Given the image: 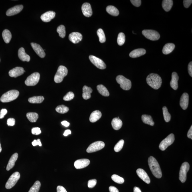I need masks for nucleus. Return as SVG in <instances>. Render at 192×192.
Returning <instances> with one entry per match:
<instances>
[{
    "label": "nucleus",
    "mask_w": 192,
    "mask_h": 192,
    "mask_svg": "<svg viewBox=\"0 0 192 192\" xmlns=\"http://www.w3.org/2000/svg\"><path fill=\"white\" fill-rule=\"evenodd\" d=\"M148 164L151 172L154 176L157 178L162 177V172L158 162L153 156H150L148 159Z\"/></svg>",
    "instance_id": "f257e3e1"
},
{
    "label": "nucleus",
    "mask_w": 192,
    "mask_h": 192,
    "mask_svg": "<svg viewBox=\"0 0 192 192\" xmlns=\"http://www.w3.org/2000/svg\"><path fill=\"white\" fill-rule=\"evenodd\" d=\"M146 81L149 86L156 90L161 87L162 82L161 77L155 73L149 74L147 77Z\"/></svg>",
    "instance_id": "f03ea898"
},
{
    "label": "nucleus",
    "mask_w": 192,
    "mask_h": 192,
    "mask_svg": "<svg viewBox=\"0 0 192 192\" xmlns=\"http://www.w3.org/2000/svg\"><path fill=\"white\" fill-rule=\"evenodd\" d=\"M19 95V92L17 90H10L2 95L0 100L2 103L11 102L17 99Z\"/></svg>",
    "instance_id": "7ed1b4c3"
},
{
    "label": "nucleus",
    "mask_w": 192,
    "mask_h": 192,
    "mask_svg": "<svg viewBox=\"0 0 192 192\" xmlns=\"http://www.w3.org/2000/svg\"><path fill=\"white\" fill-rule=\"evenodd\" d=\"M68 70L65 66H60L54 77V81L56 83H60L63 80L64 77L67 75Z\"/></svg>",
    "instance_id": "20e7f679"
},
{
    "label": "nucleus",
    "mask_w": 192,
    "mask_h": 192,
    "mask_svg": "<svg viewBox=\"0 0 192 192\" xmlns=\"http://www.w3.org/2000/svg\"><path fill=\"white\" fill-rule=\"evenodd\" d=\"M116 80L120 85V87L125 90L130 89L132 86V83L130 80L125 77L124 76L119 75L116 77Z\"/></svg>",
    "instance_id": "39448f33"
},
{
    "label": "nucleus",
    "mask_w": 192,
    "mask_h": 192,
    "mask_svg": "<svg viewBox=\"0 0 192 192\" xmlns=\"http://www.w3.org/2000/svg\"><path fill=\"white\" fill-rule=\"evenodd\" d=\"M174 140V135L171 133L161 141L159 145V149L161 151H165L168 147L173 144Z\"/></svg>",
    "instance_id": "423d86ee"
},
{
    "label": "nucleus",
    "mask_w": 192,
    "mask_h": 192,
    "mask_svg": "<svg viewBox=\"0 0 192 192\" xmlns=\"http://www.w3.org/2000/svg\"><path fill=\"white\" fill-rule=\"evenodd\" d=\"M142 34L147 39L151 41H156L160 37V35L157 31L152 30H144Z\"/></svg>",
    "instance_id": "0eeeda50"
},
{
    "label": "nucleus",
    "mask_w": 192,
    "mask_h": 192,
    "mask_svg": "<svg viewBox=\"0 0 192 192\" xmlns=\"http://www.w3.org/2000/svg\"><path fill=\"white\" fill-rule=\"evenodd\" d=\"M20 177H21V175L18 172H15L13 173L6 184V188L8 189H11L15 186L19 179Z\"/></svg>",
    "instance_id": "6e6552de"
},
{
    "label": "nucleus",
    "mask_w": 192,
    "mask_h": 192,
    "mask_svg": "<svg viewBox=\"0 0 192 192\" xmlns=\"http://www.w3.org/2000/svg\"><path fill=\"white\" fill-rule=\"evenodd\" d=\"M40 78V74L38 72H35L30 75L25 81V84L28 86H35L37 84Z\"/></svg>",
    "instance_id": "1a4fd4ad"
},
{
    "label": "nucleus",
    "mask_w": 192,
    "mask_h": 192,
    "mask_svg": "<svg viewBox=\"0 0 192 192\" xmlns=\"http://www.w3.org/2000/svg\"><path fill=\"white\" fill-rule=\"evenodd\" d=\"M189 169L190 165L187 162H184L181 165L179 172V179L182 183H185L186 181L187 173Z\"/></svg>",
    "instance_id": "9d476101"
},
{
    "label": "nucleus",
    "mask_w": 192,
    "mask_h": 192,
    "mask_svg": "<svg viewBox=\"0 0 192 192\" xmlns=\"http://www.w3.org/2000/svg\"><path fill=\"white\" fill-rule=\"evenodd\" d=\"M105 145V143L101 141H97L90 145L87 149L86 151L88 153L96 152L103 148Z\"/></svg>",
    "instance_id": "9b49d317"
},
{
    "label": "nucleus",
    "mask_w": 192,
    "mask_h": 192,
    "mask_svg": "<svg viewBox=\"0 0 192 192\" xmlns=\"http://www.w3.org/2000/svg\"><path fill=\"white\" fill-rule=\"evenodd\" d=\"M91 62L96 67L101 70H104L106 68V65L103 60L96 57L93 55L89 56Z\"/></svg>",
    "instance_id": "f8f14e48"
},
{
    "label": "nucleus",
    "mask_w": 192,
    "mask_h": 192,
    "mask_svg": "<svg viewBox=\"0 0 192 192\" xmlns=\"http://www.w3.org/2000/svg\"><path fill=\"white\" fill-rule=\"evenodd\" d=\"M90 161L88 159H83L77 160L74 162V165L76 169L84 168L89 164Z\"/></svg>",
    "instance_id": "ddd939ff"
},
{
    "label": "nucleus",
    "mask_w": 192,
    "mask_h": 192,
    "mask_svg": "<svg viewBox=\"0 0 192 192\" xmlns=\"http://www.w3.org/2000/svg\"><path fill=\"white\" fill-rule=\"evenodd\" d=\"M82 10L83 15L87 17H91L93 14L91 6L89 3H85L83 4Z\"/></svg>",
    "instance_id": "4468645a"
},
{
    "label": "nucleus",
    "mask_w": 192,
    "mask_h": 192,
    "mask_svg": "<svg viewBox=\"0 0 192 192\" xmlns=\"http://www.w3.org/2000/svg\"><path fill=\"white\" fill-rule=\"evenodd\" d=\"M83 36L81 34L78 32H73L70 34L69 39L73 44L79 43L82 39Z\"/></svg>",
    "instance_id": "2eb2a0df"
},
{
    "label": "nucleus",
    "mask_w": 192,
    "mask_h": 192,
    "mask_svg": "<svg viewBox=\"0 0 192 192\" xmlns=\"http://www.w3.org/2000/svg\"><path fill=\"white\" fill-rule=\"evenodd\" d=\"M31 46L33 48L34 51H35L36 54L41 58H43L45 57L46 54L44 52V50L43 48H42L39 44H37L33 43H31Z\"/></svg>",
    "instance_id": "dca6fc26"
},
{
    "label": "nucleus",
    "mask_w": 192,
    "mask_h": 192,
    "mask_svg": "<svg viewBox=\"0 0 192 192\" xmlns=\"http://www.w3.org/2000/svg\"><path fill=\"white\" fill-rule=\"evenodd\" d=\"M25 72L24 69L21 67H16L10 70L9 74L11 77L16 78L23 74Z\"/></svg>",
    "instance_id": "f3484780"
},
{
    "label": "nucleus",
    "mask_w": 192,
    "mask_h": 192,
    "mask_svg": "<svg viewBox=\"0 0 192 192\" xmlns=\"http://www.w3.org/2000/svg\"><path fill=\"white\" fill-rule=\"evenodd\" d=\"M189 101V96L188 94L186 93H184L182 95L180 101V105L181 108L183 110L187 109L188 106Z\"/></svg>",
    "instance_id": "a211bd4d"
},
{
    "label": "nucleus",
    "mask_w": 192,
    "mask_h": 192,
    "mask_svg": "<svg viewBox=\"0 0 192 192\" xmlns=\"http://www.w3.org/2000/svg\"><path fill=\"white\" fill-rule=\"evenodd\" d=\"M23 7V6L22 5L15 6L8 10L6 12V15L8 16H11L17 15L22 11Z\"/></svg>",
    "instance_id": "6ab92c4d"
},
{
    "label": "nucleus",
    "mask_w": 192,
    "mask_h": 192,
    "mask_svg": "<svg viewBox=\"0 0 192 192\" xmlns=\"http://www.w3.org/2000/svg\"><path fill=\"white\" fill-rule=\"evenodd\" d=\"M137 175L147 184H149L151 182L150 178L144 170L142 169H138L136 171Z\"/></svg>",
    "instance_id": "aec40b11"
},
{
    "label": "nucleus",
    "mask_w": 192,
    "mask_h": 192,
    "mask_svg": "<svg viewBox=\"0 0 192 192\" xmlns=\"http://www.w3.org/2000/svg\"><path fill=\"white\" fill-rule=\"evenodd\" d=\"M55 12L50 11L46 12L42 15L41 17L42 21L44 22H49L55 17Z\"/></svg>",
    "instance_id": "412c9836"
},
{
    "label": "nucleus",
    "mask_w": 192,
    "mask_h": 192,
    "mask_svg": "<svg viewBox=\"0 0 192 192\" xmlns=\"http://www.w3.org/2000/svg\"><path fill=\"white\" fill-rule=\"evenodd\" d=\"M179 79V76L176 72H174L172 74L171 80L170 82V86L174 90H176L178 87V81Z\"/></svg>",
    "instance_id": "4be33fe9"
},
{
    "label": "nucleus",
    "mask_w": 192,
    "mask_h": 192,
    "mask_svg": "<svg viewBox=\"0 0 192 192\" xmlns=\"http://www.w3.org/2000/svg\"><path fill=\"white\" fill-rule=\"evenodd\" d=\"M18 55L20 59L23 61L29 62L30 60V56L26 53L25 49L23 47L19 48L18 52Z\"/></svg>",
    "instance_id": "5701e85b"
},
{
    "label": "nucleus",
    "mask_w": 192,
    "mask_h": 192,
    "mask_svg": "<svg viewBox=\"0 0 192 192\" xmlns=\"http://www.w3.org/2000/svg\"><path fill=\"white\" fill-rule=\"evenodd\" d=\"M146 50L143 48L135 49L131 52L129 54L131 57L136 58L144 55L146 54Z\"/></svg>",
    "instance_id": "b1692460"
},
{
    "label": "nucleus",
    "mask_w": 192,
    "mask_h": 192,
    "mask_svg": "<svg viewBox=\"0 0 192 192\" xmlns=\"http://www.w3.org/2000/svg\"><path fill=\"white\" fill-rule=\"evenodd\" d=\"M18 157V155L17 153H15L12 155L7 164V171H10L15 166V163L17 161Z\"/></svg>",
    "instance_id": "393cba45"
},
{
    "label": "nucleus",
    "mask_w": 192,
    "mask_h": 192,
    "mask_svg": "<svg viewBox=\"0 0 192 192\" xmlns=\"http://www.w3.org/2000/svg\"><path fill=\"white\" fill-rule=\"evenodd\" d=\"M102 116V113L99 110L95 111L91 114L89 120L92 123L96 122L99 120Z\"/></svg>",
    "instance_id": "a878e982"
},
{
    "label": "nucleus",
    "mask_w": 192,
    "mask_h": 192,
    "mask_svg": "<svg viewBox=\"0 0 192 192\" xmlns=\"http://www.w3.org/2000/svg\"><path fill=\"white\" fill-rule=\"evenodd\" d=\"M93 92L92 89L89 87L85 86L83 88L82 96L85 100H88L91 97V94Z\"/></svg>",
    "instance_id": "bb28decb"
},
{
    "label": "nucleus",
    "mask_w": 192,
    "mask_h": 192,
    "mask_svg": "<svg viewBox=\"0 0 192 192\" xmlns=\"http://www.w3.org/2000/svg\"><path fill=\"white\" fill-rule=\"evenodd\" d=\"M113 128L116 130H119L122 126V122L120 119L118 118H114L112 122Z\"/></svg>",
    "instance_id": "cd10ccee"
},
{
    "label": "nucleus",
    "mask_w": 192,
    "mask_h": 192,
    "mask_svg": "<svg viewBox=\"0 0 192 192\" xmlns=\"http://www.w3.org/2000/svg\"><path fill=\"white\" fill-rule=\"evenodd\" d=\"M175 47L174 44L168 43L165 44L163 48L162 52L163 54H168L171 53Z\"/></svg>",
    "instance_id": "c85d7f7f"
},
{
    "label": "nucleus",
    "mask_w": 192,
    "mask_h": 192,
    "mask_svg": "<svg viewBox=\"0 0 192 192\" xmlns=\"http://www.w3.org/2000/svg\"><path fill=\"white\" fill-rule=\"evenodd\" d=\"M173 5V1L172 0H163L162 6L163 9L166 11H170Z\"/></svg>",
    "instance_id": "c756f323"
},
{
    "label": "nucleus",
    "mask_w": 192,
    "mask_h": 192,
    "mask_svg": "<svg viewBox=\"0 0 192 192\" xmlns=\"http://www.w3.org/2000/svg\"><path fill=\"white\" fill-rule=\"evenodd\" d=\"M142 120L143 122L145 124L153 126L155 124L152 117L150 115H143L142 116Z\"/></svg>",
    "instance_id": "7c9ffc66"
},
{
    "label": "nucleus",
    "mask_w": 192,
    "mask_h": 192,
    "mask_svg": "<svg viewBox=\"0 0 192 192\" xmlns=\"http://www.w3.org/2000/svg\"><path fill=\"white\" fill-rule=\"evenodd\" d=\"M97 89L100 94L104 96H109V93L107 88L103 85H99L97 86Z\"/></svg>",
    "instance_id": "2f4dec72"
},
{
    "label": "nucleus",
    "mask_w": 192,
    "mask_h": 192,
    "mask_svg": "<svg viewBox=\"0 0 192 192\" xmlns=\"http://www.w3.org/2000/svg\"><path fill=\"white\" fill-rule=\"evenodd\" d=\"M106 11L110 15L114 16H118L119 14V10L116 7L112 5L108 6Z\"/></svg>",
    "instance_id": "473e14b6"
},
{
    "label": "nucleus",
    "mask_w": 192,
    "mask_h": 192,
    "mask_svg": "<svg viewBox=\"0 0 192 192\" xmlns=\"http://www.w3.org/2000/svg\"><path fill=\"white\" fill-rule=\"evenodd\" d=\"M2 37L4 41L6 43H9L12 37L11 32L7 29L4 30L2 33Z\"/></svg>",
    "instance_id": "72a5a7b5"
},
{
    "label": "nucleus",
    "mask_w": 192,
    "mask_h": 192,
    "mask_svg": "<svg viewBox=\"0 0 192 192\" xmlns=\"http://www.w3.org/2000/svg\"><path fill=\"white\" fill-rule=\"evenodd\" d=\"M44 100V98L43 96H34L28 99V101L31 103L40 104Z\"/></svg>",
    "instance_id": "f704fd0d"
},
{
    "label": "nucleus",
    "mask_w": 192,
    "mask_h": 192,
    "mask_svg": "<svg viewBox=\"0 0 192 192\" xmlns=\"http://www.w3.org/2000/svg\"><path fill=\"white\" fill-rule=\"evenodd\" d=\"M27 117L30 122H35L38 118V115L35 112H28L27 114Z\"/></svg>",
    "instance_id": "c9c22d12"
},
{
    "label": "nucleus",
    "mask_w": 192,
    "mask_h": 192,
    "mask_svg": "<svg viewBox=\"0 0 192 192\" xmlns=\"http://www.w3.org/2000/svg\"><path fill=\"white\" fill-rule=\"evenodd\" d=\"M163 112L164 118L166 122H168L171 120V116L168 112L166 107L164 106L163 108Z\"/></svg>",
    "instance_id": "e433bc0d"
},
{
    "label": "nucleus",
    "mask_w": 192,
    "mask_h": 192,
    "mask_svg": "<svg viewBox=\"0 0 192 192\" xmlns=\"http://www.w3.org/2000/svg\"><path fill=\"white\" fill-rule=\"evenodd\" d=\"M97 34L98 36L99 41L101 43H104L106 41V37L103 30L102 29H99L97 31Z\"/></svg>",
    "instance_id": "4c0bfd02"
},
{
    "label": "nucleus",
    "mask_w": 192,
    "mask_h": 192,
    "mask_svg": "<svg viewBox=\"0 0 192 192\" xmlns=\"http://www.w3.org/2000/svg\"><path fill=\"white\" fill-rule=\"evenodd\" d=\"M69 109L64 105H60L56 107V110L60 114H65L68 112Z\"/></svg>",
    "instance_id": "58836bf2"
},
{
    "label": "nucleus",
    "mask_w": 192,
    "mask_h": 192,
    "mask_svg": "<svg viewBox=\"0 0 192 192\" xmlns=\"http://www.w3.org/2000/svg\"><path fill=\"white\" fill-rule=\"evenodd\" d=\"M57 31L59 34V36L62 38H63L66 36L65 27L63 25H60L58 27L57 30Z\"/></svg>",
    "instance_id": "ea45409f"
},
{
    "label": "nucleus",
    "mask_w": 192,
    "mask_h": 192,
    "mask_svg": "<svg viewBox=\"0 0 192 192\" xmlns=\"http://www.w3.org/2000/svg\"><path fill=\"white\" fill-rule=\"evenodd\" d=\"M41 185V183L39 181H36L30 189L29 192H38L39 191Z\"/></svg>",
    "instance_id": "a19ab883"
},
{
    "label": "nucleus",
    "mask_w": 192,
    "mask_h": 192,
    "mask_svg": "<svg viewBox=\"0 0 192 192\" xmlns=\"http://www.w3.org/2000/svg\"><path fill=\"white\" fill-rule=\"evenodd\" d=\"M125 34L120 33L119 34L117 42L119 45L122 46L125 43Z\"/></svg>",
    "instance_id": "79ce46f5"
},
{
    "label": "nucleus",
    "mask_w": 192,
    "mask_h": 192,
    "mask_svg": "<svg viewBox=\"0 0 192 192\" xmlns=\"http://www.w3.org/2000/svg\"><path fill=\"white\" fill-rule=\"evenodd\" d=\"M112 179L115 183L119 184H122L124 182V179L123 178L116 174L113 175L112 177Z\"/></svg>",
    "instance_id": "37998d69"
},
{
    "label": "nucleus",
    "mask_w": 192,
    "mask_h": 192,
    "mask_svg": "<svg viewBox=\"0 0 192 192\" xmlns=\"http://www.w3.org/2000/svg\"><path fill=\"white\" fill-rule=\"evenodd\" d=\"M124 143V141L121 139L119 141L118 143L115 145L114 150L116 152H119L122 149Z\"/></svg>",
    "instance_id": "c03bdc74"
},
{
    "label": "nucleus",
    "mask_w": 192,
    "mask_h": 192,
    "mask_svg": "<svg viewBox=\"0 0 192 192\" xmlns=\"http://www.w3.org/2000/svg\"><path fill=\"white\" fill-rule=\"evenodd\" d=\"M74 97V95L71 92H69L63 97V100L66 101H70L73 99Z\"/></svg>",
    "instance_id": "a18cd8bd"
},
{
    "label": "nucleus",
    "mask_w": 192,
    "mask_h": 192,
    "mask_svg": "<svg viewBox=\"0 0 192 192\" xmlns=\"http://www.w3.org/2000/svg\"><path fill=\"white\" fill-rule=\"evenodd\" d=\"M97 181L96 179L90 180L88 182V187L89 188H92L96 184Z\"/></svg>",
    "instance_id": "49530a36"
},
{
    "label": "nucleus",
    "mask_w": 192,
    "mask_h": 192,
    "mask_svg": "<svg viewBox=\"0 0 192 192\" xmlns=\"http://www.w3.org/2000/svg\"><path fill=\"white\" fill-rule=\"evenodd\" d=\"M31 132L33 135H38L41 134V131L39 127H34L32 129Z\"/></svg>",
    "instance_id": "de8ad7c7"
},
{
    "label": "nucleus",
    "mask_w": 192,
    "mask_h": 192,
    "mask_svg": "<svg viewBox=\"0 0 192 192\" xmlns=\"http://www.w3.org/2000/svg\"><path fill=\"white\" fill-rule=\"evenodd\" d=\"M132 5L136 7H139L141 4V0H131L130 1Z\"/></svg>",
    "instance_id": "09e8293b"
},
{
    "label": "nucleus",
    "mask_w": 192,
    "mask_h": 192,
    "mask_svg": "<svg viewBox=\"0 0 192 192\" xmlns=\"http://www.w3.org/2000/svg\"><path fill=\"white\" fill-rule=\"evenodd\" d=\"M15 121L13 118H9L8 119L7 124L8 126H13L15 124Z\"/></svg>",
    "instance_id": "8fccbe9b"
},
{
    "label": "nucleus",
    "mask_w": 192,
    "mask_h": 192,
    "mask_svg": "<svg viewBox=\"0 0 192 192\" xmlns=\"http://www.w3.org/2000/svg\"><path fill=\"white\" fill-rule=\"evenodd\" d=\"M192 3L191 0H184L183 1L184 5L185 8H188L191 5Z\"/></svg>",
    "instance_id": "3c124183"
},
{
    "label": "nucleus",
    "mask_w": 192,
    "mask_h": 192,
    "mask_svg": "<svg viewBox=\"0 0 192 192\" xmlns=\"http://www.w3.org/2000/svg\"><path fill=\"white\" fill-rule=\"evenodd\" d=\"M7 110L5 109H2L0 112V119H2L4 118L5 115L7 114Z\"/></svg>",
    "instance_id": "603ef678"
},
{
    "label": "nucleus",
    "mask_w": 192,
    "mask_h": 192,
    "mask_svg": "<svg viewBox=\"0 0 192 192\" xmlns=\"http://www.w3.org/2000/svg\"><path fill=\"white\" fill-rule=\"evenodd\" d=\"M32 145L34 146H36V145H38L39 146H42V144L40 141V139H37V140H34L32 143Z\"/></svg>",
    "instance_id": "864d4df0"
},
{
    "label": "nucleus",
    "mask_w": 192,
    "mask_h": 192,
    "mask_svg": "<svg viewBox=\"0 0 192 192\" xmlns=\"http://www.w3.org/2000/svg\"><path fill=\"white\" fill-rule=\"evenodd\" d=\"M57 192H67L65 188L61 186H58L57 188Z\"/></svg>",
    "instance_id": "5fc2aeb1"
},
{
    "label": "nucleus",
    "mask_w": 192,
    "mask_h": 192,
    "mask_svg": "<svg viewBox=\"0 0 192 192\" xmlns=\"http://www.w3.org/2000/svg\"><path fill=\"white\" fill-rule=\"evenodd\" d=\"M188 70L190 76H192V62L189 63L188 66Z\"/></svg>",
    "instance_id": "6e6d98bb"
},
{
    "label": "nucleus",
    "mask_w": 192,
    "mask_h": 192,
    "mask_svg": "<svg viewBox=\"0 0 192 192\" xmlns=\"http://www.w3.org/2000/svg\"><path fill=\"white\" fill-rule=\"evenodd\" d=\"M109 190L110 192H119L118 189L113 186H110L109 188Z\"/></svg>",
    "instance_id": "4d7b16f0"
},
{
    "label": "nucleus",
    "mask_w": 192,
    "mask_h": 192,
    "mask_svg": "<svg viewBox=\"0 0 192 192\" xmlns=\"http://www.w3.org/2000/svg\"><path fill=\"white\" fill-rule=\"evenodd\" d=\"M187 137L189 138L192 139V126H191L187 134Z\"/></svg>",
    "instance_id": "13d9d810"
},
{
    "label": "nucleus",
    "mask_w": 192,
    "mask_h": 192,
    "mask_svg": "<svg viewBox=\"0 0 192 192\" xmlns=\"http://www.w3.org/2000/svg\"><path fill=\"white\" fill-rule=\"evenodd\" d=\"M61 124L63 126L66 127H68L70 125V123L68 122L67 121H62Z\"/></svg>",
    "instance_id": "bf43d9fd"
},
{
    "label": "nucleus",
    "mask_w": 192,
    "mask_h": 192,
    "mask_svg": "<svg viewBox=\"0 0 192 192\" xmlns=\"http://www.w3.org/2000/svg\"><path fill=\"white\" fill-rule=\"evenodd\" d=\"M71 131L70 130H67L65 131V132H64V133L63 135L64 136H68L69 135L71 134Z\"/></svg>",
    "instance_id": "052dcab7"
},
{
    "label": "nucleus",
    "mask_w": 192,
    "mask_h": 192,
    "mask_svg": "<svg viewBox=\"0 0 192 192\" xmlns=\"http://www.w3.org/2000/svg\"><path fill=\"white\" fill-rule=\"evenodd\" d=\"M133 192H142L139 188L135 187L133 189Z\"/></svg>",
    "instance_id": "680f3d73"
},
{
    "label": "nucleus",
    "mask_w": 192,
    "mask_h": 192,
    "mask_svg": "<svg viewBox=\"0 0 192 192\" xmlns=\"http://www.w3.org/2000/svg\"><path fill=\"white\" fill-rule=\"evenodd\" d=\"M2 148L1 147V142H0V153H1L2 151Z\"/></svg>",
    "instance_id": "e2e57ef3"
},
{
    "label": "nucleus",
    "mask_w": 192,
    "mask_h": 192,
    "mask_svg": "<svg viewBox=\"0 0 192 192\" xmlns=\"http://www.w3.org/2000/svg\"><path fill=\"white\" fill-rule=\"evenodd\" d=\"M0 61H1V59H0Z\"/></svg>",
    "instance_id": "0e129e2a"
}]
</instances>
